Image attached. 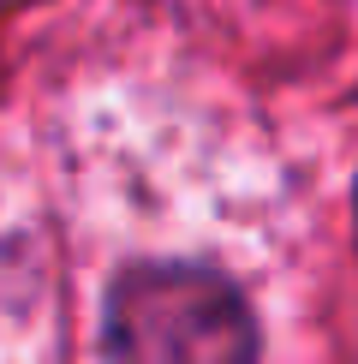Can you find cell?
I'll list each match as a JSON object with an SVG mask.
<instances>
[{
	"label": "cell",
	"instance_id": "cell-1",
	"mask_svg": "<svg viewBox=\"0 0 358 364\" xmlns=\"http://www.w3.org/2000/svg\"><path fill=\"white\" fill-rule=\"evenodd\" d=\"M108 364H257L245 293L203 263H131L102 305Z\"/></svg>",
	"mask_w": 358,
	"mask_h": 364
}]
</instances>
